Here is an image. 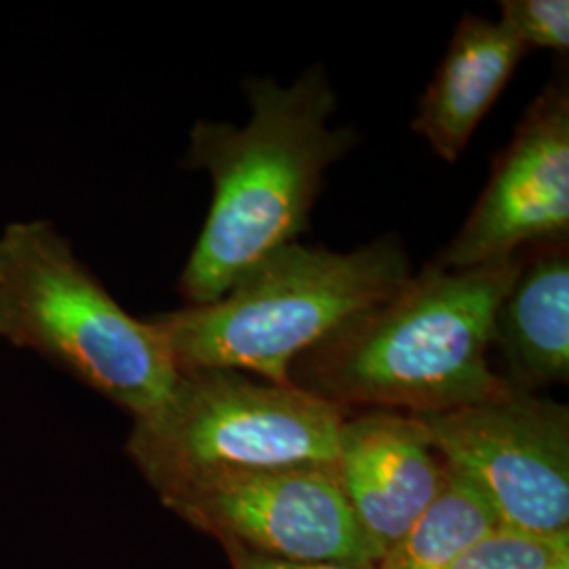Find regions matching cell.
<instances>
[{
  "label": "cell",
  "instance_id": "3957f363",
  "mask_svg": "<svg viewBox=\"0 0 569 569\" xmlns=\"http://www.w3.org/2000/svg\"><path fill=\"white\" fill-rule=\"evenodd\" d=\"M399 237L385 234L352 251L300 241L268 256L222 298L154 312L180 373L234 369L289 385V367L348 321L380 305L411 277Z\"/></svg>",
  "mask_w": 569,
  "mask_h": 569
},
{
  "label": "cell",
  "instance_id": "277c9868",
  "mask_svg": "<svg viewBox=\"0 0 569 569\" xmlns=\"http://www.w3.org/2000/svg\"><path fill=\"white\" fill-rule=\"evenodd\" d=\"M0 338L37 352L133 420L163 406L180 380L157 329L129 315L47 220L0 232Z\"/></svg>",
  "mask_w": 569,
  "mask_h": 569
},
{
  "label": "cell",
  "instance_id": "6da1fadb",
  "mask_svg": "<svg viewBox=\"0 0 569 569\" xmlns=\"http://www.w3.org/2000/svg\"><path fill=\"white\" fill-rule=\"evenodd\" d=\"M251 119L199 121L183 164L203 169L213 199L183 266L178 289L186 306L216 302L244 272L296 243L310 224L327 169L357 146L352 129H331L338 100L321 63L284 87L243 82Z\"/></svg>",
  "mask_w": 569,
  "mask_h": 569
},
{
  "label": "cell",
  "instance_id": "7a4b0ae2",
  "mask_svg": "<svg viewBox=\"0 0 569 569\" xmlns=\"http://www.w3.org/2000/svg\"><path fill=\"white\" fill-rule=\"evenodd\" d=\"M526 251L468 270L428 264L289 367V385L350 411L446 413L505 397L491 352L496 308Z\"/></svg>",
  "mask_w": 569,
  "mask_h": 569
},
{
  "label": "cell",
  "instance_id": "30bf717a",
  "mask_svg": "<svg viewBox=\"0 0 569 569\" xmlns=\"http://www.w3.org/2000/svg\"><path fill=\"white\" fill-rule=\"evenodd\" d=\"M489 352L500 359L502 382L517 392L569 380L568 241L538 244L523 256L491 323Z\"/></svg>",
  "mask_w": 569,
  "mask_h": 569
},
{
  "label": "cell",
  "instance_id": "9a60e30c",
  "mask_svg": "<svg viewBox=\"0 0 569 569\" xmlns=\"http://www.w3.org/2000/svg\"><path fill=\"white\" fill-rule=\"evenodd\" d=\"M232 569H373V566H352V563H308V561H284L274 557H264L251 550L222 545Z\"/></svg>",
  "mask_w": 569,
  "mask_h": 569
},
{
  "label": "cell",
  "instance_id": "8fae6325",
  "mask_svg": "<svg viewBox=\"0 0 569 569\" xmlns=\"http://www.w3.org/2000/svg\"><path fill=\"white\" fill-rule=\"evenodd\" d=\"M528 47L502 21L465 16L427 87L411 129L456 163L509 84Z\"/></svg>",
  "mask_w": 569,
  "mask_h": 569
},
{
  "label": "cell",
  "instance_id": "9c48e42d",
  "mask_svg": "<svg viewBox=\"0 0 569 569\" xmlns=\"http://www.w3.org/2000/svg\"><path fill=\"white\" fill-rule=\"evenodd\" d=\"M336 468L350 509L380 555L407 533L448 483V467L425 422L390 409L346 413Z\"/></svg>",
  "mask_w": 569,
  "mask_h": 569
},
{
  "label": "cell",
  "instance_id": "2e32d148",
  "mask_svg": "<svg viewBox=\"0 0 569 569\" xmlns=\"http://www.w3.org/2000/svg\"><path fill=\"white\" fill-rule=\"evenodd\" d=\"M561 569H569V566H568V568H561Z\"/></svg>",
  "mask_w": 569,
  "mask_h": 569
},
{
  "label": "cell",
  "instance_id": "52a82bcc",
  "mask_svg": "<svg viewBox=\"0 0 569 569\" xmlns=\"http://www.w3.org/2000/svg\"><path fill=\"white\" fill-rule=\"evenodd\" d=\"M161 502L220 545L264 557L352 566L380 559L346 500L336 467L226 475Z\"/></svg>",
  "mask_w": 569,
  "mask_h": 569
},
{
  "label": "cell",
  "instance_id": "4fadbf2b",
  "mask_svg": "<svg viewBox=\"0 0 569 569\" xmlns=\"http://www.w3.org/2000/svg\"><path fill=\"white\" fill-rule=\"evenodd\" d=\"M569 566V533H536L493 526L449 569H561Z\"/></svg>",
  "mask_w": 569,
  "mask_h": 569
},
{
  "label": "cell",
  "instance_id": "5bb4252c",
  "mask_svg": "<svg viewBox=\"0 0 569 569\" xmlns=\"http://www.w3.org/2000/svg\"><path fill=\"white\" fill-rule=\"evenodd\" d=\"M500 21L531 49L568 53V0H502Z\"/></svg>",
  "mask_w": 569,
  "mask_h": 569
},
{
  "label": "cell",
  "instance_id": "ba28073f",
  "mask_svg": "<svg viewBox=\"0 0 569 569\" xmlns=\"http://www.w3.org/2000/svg\"><path fill=\"white\" fill-rule=\"evenodd\" d=\"M568 234L569 89L555 79L529 103L467 222L430 264L468 270Z\"/></svg>",
  "mask_w": 569,
  "mask_h": 569
},
{
  "label": "cell",
  "instance_id": "5b68a950",
  "mask_svg": "<svg viewBox=\"0 0 569 569\" xmlns=\"http://www.w3.org/2000/svg\"><path fill=\"white\" fill-rule=\"evenodd\" d=\"M345 416L293 385L201 369L180 373L163 406L133 420L124 451L164 500L237 472L336 467Z\"/></svg>",
  "mask_w": 569,
  "mask_h": 569
},
{
  "label": "cell",
  "instance_id": "7c38bea8",
  "mask_svg": "<svg viewBox=\"0 0 569 569\" xmlns=\"http://www.w3.org/2000/svg\"><path fill=\"white\" fill-rule=\"evenodd\" d=\"M498 519L475 489L448 470V483L373 569H449Z\"/></svg>",
  "mask_w": 569,
  "mask_h": 569
},
{
  "label": "cell",
  "instance_id": "8992f818",
  "mask_svg": "<svg viewBox=\"0 0 569 569\" xmlns=\"http://www.w3.org/2000/svg\"><path fill=\"white\" fill-rule=\"evenodd\" d=\"M449 472L467 481L498 523L569 533V409L538 395L418 416Z\"/></svg>",
  "mask_w": 569,
  "mask_h": 569
}]
</instances>
